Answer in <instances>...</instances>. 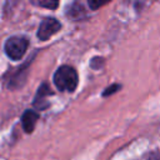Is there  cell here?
Wrapping results in <instances>:
<instances>
[{"mask_svg":"<svg viewBox=\"0 0 160 160\" xmlns=\"http://www.w3.org/2000/svg\"><path fill=\"white\" fill-rule=\"evenodd\" d=\"M54 84L61 91H74L78 86V74L69 65L60 66L54 74Z\"/></svg>","mask_w":160,"mask_h":160,"instance_id":"cell-1","label":"cell"},{"mask_svg":"<svg viewBox=\"0 0 160 160\" xmlns=\"http://www.w3.org/2000/svg\"><path fill=\"white\" fill-rule=\"evenodd\" d=\"M29 41L24 36H11L5 42V52L12 60H20L26 52Z\"/></svg>","mask_w":160,"mask_h":160,"instance_id":"cell-2","label":"cell"},{"mask_svg":"<svg viewBox=\"0 0 160 160\" xmlns=\"http://www.w3.org/2000/svg\"><path fill=\"white\" fill-rule=\"evenodd\" d=\"M61 28V24L54 19V18H46L41 21L40 26H39V30H38V38L41 40V41H45L48 40L50 36H52L55 32H58Z\"/></svg>","mask_w":160,"mask_h":160,"instance_id":"cell-3","label":"cell"},{"mask_svg":"<svg viewBox=\"0 0 160 160\" xmlns=\"http://www.w3.org/2000/svg\"><path fill=\"white\" fill-rule=\"evenodd\" d=\"M39 119V114L34 110H26L21 116V125L25 132H31Z\"/></svg>","mask_w":160,"mask_h":160,"instance_id":"cell-4","label":"cell"},{"mask_svg":"<svg viewBox=\"0 0 160 160\" xmlns=\"http://www.w3.org/2000/svg\"><path fill=\"white\" fill-rule=\"evenodd\" d=\"M50 94H51V91H50V88L48 86V84H42V85L39 88V90H38V94H36L35 100H34V105H35L38 109H40V110L48 108V106H49V102H48L45 99H46V96L50 95Z\"/></svg>","mask_w":160,"mask_h":160,"instance_id":"cell-5","label":"cell"},{"mask_svg":"<svg viewBox=\"0 0 160 160\" xmlns=\"http://www.w3.org/2000/svg\"><path fill=\"white\" fill-rule=\"evenodd\" d=\"M32 4L35 5H39V6H42V8H50V9H55L58 8L59 2L58 1H45V0H40V1H32Z\"/></svg>","mask_w":160,"mask_h":160,"instance_id":"cell-6","label":"cell"},{"mask_svg":"<svg viewBox=\"0 0 160 160\" xmlns=\"http://www.w3.org/2000/svg\"><path fill=\"white\" fill-rule=\"evenodd\" d=\"M106 2H100V1H89V6L92 9V10H96L98 8H100V6H102V5H105Z\"/></svg>","mask_w":160,"mask_h":160,"instance_id":"cell-7","label":"cell"},{"mask_svg":"<svg viewBox=\"0 0 160 160\" xmlns=\"http://www.w3.org/2000/svg\"><path fill=\"white\" fill-rule=\"evenodd\" d=\"M118 88H119L118 85H114L112 88H108V89H106V91L104 92V95H108V94H111V92H114V91H115L114 89H118Z\"/></svg>","mask_w":160,"mask_h":160,"instance_id":"cell-8","label":"cell"},{"mask_svg":"<svg viewBox=\"0 0 160 160\" xmlns=\"http://www.w3.org/2000/svg\"><path fill=\"white\" fill-rule=\"evenodd\" d=\"M149 160H160V159H149Z\"/></svg>","mask_w":160,"mask_h":160,"instance_id":"cell-9","label":"cell"}]
</instances>
